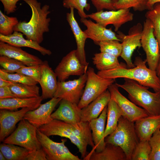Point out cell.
<instances>
[{"label": "cell", "instance_id": "39", "mask_svg": "<svg viewBox=\"0 0 160 160\" xmlns=\"http://www.w3.org/2000/svg\"><path fill=\"white\" fill-rule=\"evenodd\" d=\"M0 65L5 71L11 73L15 72L23 67L25 66L20 61L3 55L0 56Z\"/></svg>", "mask_w": 160, "mask_h": 160}, {"label": "cell", "instance_id": "42", "mask_svg": "<svg viewBox=\"0 0 160 160\" xmlns=\"http://www.w3.org/2000/svg\"><path fill=\"white\" fill-rule=\"evenodd\" d=\"M97 11L107 9L116 10L114 6V2L112 0H91Z\"/></svg>", "mask_w": 160, "mask_h": 160}, {"label": "cell", "instance_id": "35", "mask_svg": "<svg viewBox=\"0 0 160 160\" xmlns=\"http://www.w3.org/2000/svg\"><path fill=\"white\" fill-rule=\"evenodd\" d=\"M8 73L4 69H0V77L13 83L28 85H36L39 83L31 78L17 73Z\"/></svg>", "mask_w": 160, "mask_h": 160}, {"label": "cell", "instance_id": "18", "mask_svg": "<svg viewBox=\"0 0 160 160\" xmlns=\"http://www.w3.org/2000/svg\"><path fill=\"white\" fill-rule=\"evenodd\" d=\"M70 11L66 13V18L74 35L77 46V55L81 63L88 66L89 63L86 60L85 45L87 39L84 31L82 30L74 15V9L71 7Z\"/></svg>", "mask_w": 160, "mask_h": 160}, {"label": "cell", "instance_id": "11", "mask_svg": "<svg viewBox=\"0 0 160 160\" xmlns=\"http://www.w3.org/2000/svg\"><path fill=\"white\" fill-rule=\"evenodd\" d=\"M87 72L77 79L58 81L54 97L78 105L82 95L87 79Z\"/></svg>", "mask_w": 160, "mask_h": 160}, {"label": "cell", "instance_id": "24", "mask_svg": "<svg viewBox=\"0 0 160 160\" xmlns=\"http://www.w3.org/2000/svg\"><path fill=\"white\" fill-rule=\"evenodd\" d=\"M135 126L140 141H149L153 133L160 129V115L139 119L135 122Z\"/></svg>", "mask_w": 160, "mask_h": 160}, {"label": "cell", "instance_id": "34", "mask_svg": "<svg viewBox=\"0 0 160 160\" xmlns=\"http://www.w3.org/2000/svg\"><path fill=\"white\" fill-rule=\"evenodd\" d=\"M19 22L17 17H9L0 10V34L8 36L12 34L14 28Z\"/></svg>", "mask_w": 160, "mask_h": 160}, {"label": "cell", "instance_id": "15", "mask_svg": "<svg viewBox=\"0 0 160 160\" xmlns=\"http://www.w3.org/2000/svg\"><path fill=\"white\" fill-rule=\"evenodd\" d=\"M61 100V98L53 97L46 103L41 104L36 109L27 112L23 119L28 121L37 129L47 124L53 119L51 115L56 106Z\"/></svg>", "mask_w": 160, "mask_h": 160}, {"label": "cell", "instance_id": "26", "mask_svg": "<svg viewBox=\"0 0 160 160\" xmlns=\"http://www.w3.org/2000/svg\"><path fill=\"white\" fill-rule=\"evenodd\" d=\"M43 100L42 96L27 98L14 97L0 99V109L16 110L20 108H28L31 110L37 108Z\"/></svg>", "mask_w": 160, "mask_h": 160}, {"label": "cell", "instance_id": "10", "mask_svg": "<svg viewBox=\"0 0 160 160\" xmlns=\"http://www.w3.org/2000/svg\"><path fill=\"white\" fill-rule=\"evenodd\" d=\"M87 17L105 27L112 25L116 32L122 25L132 21L134 15L130 11V9H120L97 11L87 15Z\"/></svg>", "mask_w": 160, "mask_h": 160}, {"label": "cell", "instance_id": "20", "mask_svg": "<svg viewBox=\"0 0 160 160\" xmlns=\"http://www.w3.org/2000/svg\"><path fill=\"white\" fill-rule=\"evenodd\" d=\"M0 55L16 60L27 66L39 65L43 62L37 56L28 53L20 47L1 41H0Z\"/></svg>", "mask_w": 160, "mask_h": 160}, {"label": "cell", "instance_id": "33", "mask_svg": "<svg viewBox=\"0 0 160 160\" xmlns=\"http://www.w3.org/2000/svg\"><path fill=\"white\" fill-rule=\"evenodd\" d=\"M148 0H119L114 2L116 10L132 8L135 11L142 12L147 9Z\"/></svg>", "mask_w": 160, "mask_h": 160}, {"label": "cell", "instance_id": "38", "mask_svg": "<svg viewBox=\"0 0 160 160\" xmlns=\"http://www.w3.org/2000/svg\"><path fill=\"white\" fill-rule=\"evenodd\" d=\"M63 6L65 8L70 9L72 7L77 10L81 18H87V15L84 10L88 11L90 7L88 3V0H63Z\"/></svg>", "mask_w": 160, "mask_h": 160}, {"label": "cell", "instance_id": "2", "mask_svg": "<svg viewBox=\"0 0 160 160\" xmlns=\"http://www.w3.org/2000/svg\"><path fill=\"white\" fill-rule=\"evenodd\" d=\"M146 62L140 57H136L132 68H128L124 65L111 69L98 71L97 74L107 79L118 78L127 79L134 80L139 84L152 89L154 92L160 91V78L155 71L148 68Z\"/></svg>", "mask_w": 160, "mask_h": 160}, {"label": "cell", "instance_id": "4", "mask_svg": "<svg viewBox=\"0 0 160 160\" xmlns=\"http://www.w3.org/2000/svg\"><path fill=\"white\" fill-rule=\"evenodd\" d=\"M124 79L123 84H115L128 93L131 101L145 110L149 116L160 115V91L152 92L134 80Z\"/></svg>", "mask_w": 160, "mask_h": 160}, {"label": "cell", "instance_id": "28", "mask_svg": "<svg viewBox=\"0 0 160 160\" xmlns=\"http://www.w3.org/2000/svg\"><path fill=\"white\" fill-rule=\"evenodd\" d=\"M122 116V112L116 102L112 98L107 105V124L104 137L111 134L117 127L119 119Z\"/></svg>", "mask_w": 160, "mask_h": 160}, {"label": "cell", "instance_id": "46", "mask_svg": "<svg viewBox=\"0 0 160 160\" xmlns=\"http://www.w3.org/2000/svg\"><path fill=\"white\" fill-rule=\"evenodd\" d=\"M14 83L5 79L0 77V87H9Z\"/></svg>", "mask_w": 160, "mask_h": 160}, {"label": "cell", "instance_id": "3", "mask_svg": "<svg viewBox=\"0 0 160 160\" xmlns=\"http://www.w3.org/2000/svg\"><path fill=\"white\" fill-rule=\"evenodd\" d=\"M30 7L31 17L29 21L19 22L14 28V31L21 32L26 39L35 41L39 44L44 39V33L49 32L51 19L48 15L51 12L49 6L45 4L42 7L37 0H22Z\"/></svg>", "mask_w": 160, "mask_h": 160}, {"label": "cell", "instance_id": "41", "mask_svg": "<svg viewBox=\"0 0 160 160\" xmlns=\"http://www.w3.org/2000/svg\"><path fill=\"white\" fill-rule=\"evenodd\" d=\"M41 65L31 66H25L17 71L19 73L28 76L39 82L41 76Z\"/></svg>", "mask_w": 160, "mask_h": 160}, {"label": "cell", "instance_id": "47", "mask_svg": "<svg viewBox=\"0 0 160 160\" xmlns=\"http://www.w3.org/2000/svg\"><path fill=\"white\" fill-rule=\"evenodd\" d=\"M160 2V0H148L147 9H151L153 6L156 4Z\"/></svg>", "mask_w": 160, "mask_h": 160}, {"label": "cell", "instance_id": "31", "mask_svg": "<svg viewBox=\"0 0 160 160\" xmlns=\"http://www.w3.org/2000/svg\"><path fill=\"white\" fill-rule=\"evenodd\" d=\"M9 87L17 97L27 98L40 96L39 88L36 85L14 83Z\"/></svg>", "mask_w": 160, "mask_h": 160}, {"label": "cell", "instance_id": "7", "mask_svg": "<svg viewBox=\"0 0 160 160\" xmlns=\"http://www.w3.org/2000/svg\"><path fill=\"white\" fill-rule=\"evenodd\" d=\"M87 73V79L85 88L77 105L81 109L107 90L115 81V79L106 78L99 76L91 67L88 68Z\"/></svg>", "mask_w": 160, "mask_h": 160}, {"label": "cell", "instance_id": "29", "mask_svg": "<svg viewBox=\"0 0 160 160\" xmlns=\"http://www.w3.org/2000/svg\"><path fill=\"white\" fill-rule=\"evenodd\" d=\"M118 58L111 54L100 52L95 54L92 59L98 71H104L125 65L120 63Z\"/></svg>", "mask_w": 160, "mask_h": 160}, {"label": "cell", "instance_id": "50", "mask_svg": "<svg viewBox=\"0 0 160 160\" xmlns=\"http://www.w3.org/2000/svg\"><path fill=\"white\" fill-rule=\"evenodd\" d=\"M114 2H115L119 0H112Z\"/></svg>", "mask_w": 160, "mask_h": 160}, {"label": "cell", "instance_id": "25", "mask_svg": "<svg viewBox=\"0 0 160 160\" xmlns=\"http://www.w3.org/2000/svg\"><path fill=\"white\" fill-rule=\"evenodd\" d=\"M23 35L21 32L17 31H14L12 34L8 36L0 34V41L16 47H26L34 49L44 56L52 54L50 50L41 46L35 41L25 39Z\"/></svg>", "mask_w": 160, "mask_h": 160}, {"label": "cell", "instance_id": "17", "mask_svg": "<svg viewBox=\"0 0 160 160\" xmlns=\"http://www.w3.org/2000/svg\"><path fill=\"white\" fill-rule=\"evenodd\" d=\"M31 110L28 108L18 111H9L2 109L0 111V141L3 142L13 131L16 124L23 119L25 113Z\"/></svg>", "mask_w": 160, "mask_h": 160}, {"label": "cell", "instance_id": "37", "mask_svg": "<svg viewBox=\"0 0 160 160\" xmlns=\"http://www.w3.org/2000/svg\"><path fill=\"white\" fill-rule=\"evenodd\" d=\"M116 40H110L101 41L97 44L100 47L101 52L114 55L118 57L120 56L122 50L121 43Z\"/></svg>", "mask_w": 160, "mask_h": 160}, {"label": "cell", "instance_id": "45", "mask_svg": "<svg viewBox=\"0 0 160 160\" xmlns=\"http://www.w3.org/2000/svg\"><path fill=\"white\" fill-rule=\"evenodd\" d=\"M17 97L13 94L9 87H0V99Z\"/></svg>", "mask_w": 160, "mask_h": 160}, {"label": "cell", "instance_id": "43", "mask_svg": "<svg viewBox=\"0 0 160 160\" xmlns=\"http://www.w3.org/2000/svg\"><path fill=\"white\" fill-rule=\"evenodd\" d=\"M26 160H47L42 147L35 151H29Z\"/></svg>", "mask_w": 160, "mask_h": 160}, {"label": "cell", "instance_id": "48", "mask_svg": "<svg viewBox=\"0 0 160 160\" xmlns=\"http://www.w3.org/2000/svg\"><path fill=\"white\" fill-rule=\"evenodd\" d=\"M156 71L157 75L160 78V57Z\"/></svg>", "mask_w": 160, "mask_h": 160}, {"label": "cell", "instance_id": "5", "mask_svg": "<svg viewBox=\"0 0 160 160\" xmlns=\"http://www.w3.org/2000/svg\"><path fill=\"white\" fill-rule=\"evenodd\" d=\"M138 138L135 122L121 116L114 131L105 138L106 143L119 146L125 154L127 160H131L133 151L138 144Z\"/></svg>", "mask_w": 160, "mask_h": 160}, {"label": "cell", "instance_id": "16", "mask_svg": "<svg viewBox=\"0 0 160 160\" xmlns=\"http://www.w3.org/2000/svg\"><path fill=\"white\" fill-rule=\"evenodd\" d=\"M80 21L86 27V29L84 31L87 39H92L96 44L101 41L110 40L122 41L119 35L116 34L111 28H107L87 18H81Z\"/></svg>", "mask_w": 160, "mask_h": 160}, {"label": "cell", "instance_id": "40", "mask_svg": "<svg viewBox=\"0 0 160 160\" xmlns=\"http://www.w3.org/2000/svg\"><path fill=\"white\" fill-rule=\"evenodd\" d=\"M148 141L151 148L149 160H160V129L153 133Z\"/></svg>", "mask_w": 160, "mask_h": 160}, {"label": "cell", "instance_id": "44", "mask_svg": "<svg viewBox=\"0 0 160 160\" xmlns=\"http://www.w3.org/2000/svg\"><path fill=\"white\" fill-rule=\"evenodd\" d=\"M2 3L4 12L7 15L14 12L17 9V3L21 0H0Z\"/></svg>", "mask_w": 160, "mask_h": 160}, {"label": "cell", "instance_id": "13", "mask_svg": "<svg viewBox=\"0 0 160 160\" xmlns=\"http://www.w3.org/2000/svg\"><path fill=\"white\" fill-rule=\"evenodd\" d=\"M119 87L115 84L108 88L111 97L120 108L122 116L129 121L135 122L138 120L149 116L144 109L128 100L120 92Z\"/></svg>", "mask_w": 160, "mask_h": 160}, {"label": "cell", "instance_id": "32", "mask_svg": "<svg viewBox=\"0 0 160 160\" xmlns=\"http://www.w3.org/2000/svg\"><path fill=\"white\" fill-rule=\"evenodd\" d=\"M146 19L151 22L154 33L159 43L160 50V2L155 4L145 14Z\"/></svg>", "mask_w": 160, "mask_h": 160}, {"label": "cell", "instance_id": "6", "mask_svg": "<svg viewBox=\"0 0 160 160\" xmlns=\"http://www.w3.org/2000/svg\"><path fill=\"white\" fill-rule=\"evenodd\" d=\"M37 129L36 127L23 119L16 129L3 142L20 146L29 151L38 149L42 146L37 137Z\"/></svg>", "mask_w": 160, "mask_h": 160}, {"label": "cell", "instance_id": "30", "mask_svg": "<svg viewBox=\"0 0 160 160\" xmlns=\"http://www.w3.org/2000/svg\"><path fill=\"white\" fill-rule=\"evenodd\" d=\"M0 151L8 160H26L29 152L20 146L4 143L0 145Z\"/></svg>", "mask_w": 160, "mask_h": 160}, {"label": "cell", "instance_id": "19", "mask_svg": "<svg viewBox=\"0 0 160 160\" xmlns=\"http://www.w3.org/2000/svg\"><path fill=\"white\" fill-rule=\"evenodd\" d=\"M81 110L77 104L62 100L59 107L52 114L51 117L52 119L71 124H76L81 121Z\"/></svg>", "mask_w": 160, "mask_h": 160}, {"label": "cell", "instance_id": "14", "mask_svg": "<svg viewBox=\"0 0 160 160\" xmlns=\"http://www.w3.org/2000/svg\"><path fill=\"white\" fill-rule=\"evenodd\" d=\"M143 26L140 23L131 27L127 35L122 39V50L120 55L125 62L128 68L134 67L132 57L135 50L141 47V42Z\"/></svg>", "mask_w": 160, "mask_h": 160}, {"label": "cell", "instance_id": "21", "mask_svg": "<svg viewBox=\"0 0 160 160\" xmlns=\"http://www.w3.org/2000/svg\"><path fill=\"white\" fill-rule=\"evenodd\" d=\"M41 66V76L39 83L42 89L41 96L43 99H51L54 97L57 87V76L47 61H43Z\"/></svg>", "mask_w": 160, "mask_h": 160}, {"label": "cell", "instance_id": "9", "mask_svg": "<svg viewBox=\"0 0 160 160\" xmlns=\"http://www.w3.org/2000/svg\"><path fill=\"white\" fill-rule=\"evenodd\" d=\"M37 135L47 160H80L78 156L71 152L65 144V139L60 143L55 142L37 129Z\"/></svg>", "mask_w": 160, "mask_h": 160}, {"label": "cell", "instance_id": "27", "mask_svg": "<svg viewBox=\"0 0 160 160\" xmlns=\"http://www.w3.org/2000/svg\"><path fill=\"white\" fill-rule=\"evenodd\" d=\"M84 160H127L125 154L119 146L106 143L104 149L100 152L92 150Z\"/></svg>", "mask_w": 160, "mask_h": 160}, {"label": "cell", "instance_id": "49", "mask_svg": "<svg viewBox=\"0 0 160 160\" xmlns=\"http://www.w3.org/2000/svg\"><path fill=\"white\" fill-rule=\"evenodd\" d=\"M0 160H7L2 153L0 151Z\"/></svg>", "mask_w": 160, "mask_h": 160}, {"label": "cell", "instance_id": "12", "mask_svg": "<svg viewBox=\"0 0 160 160\" xmlns=\"http://www.w3.org/2000/svg\"><path fill=\"white\" fill-rule=\"evenodd\" d=\"M87 68L88 66L81 63L76 49H74L63 58L54 71L58 81H65L71 76H81L87 72Z\"/></svg>", "mask_w": 160, "mask_h": 160}, {"label": "cell", "instance_id": "1", "mask_svg": "<svg viewBox=\"0 0 160 160\" xmlns=\"http://www.w3.org/2000/svg\"><path fill=\"white\" fill-rule=\"evenodd\" d=\"M38 129L48 137L57 135L69 139L78 148L83 159L87 154V145H89L92 148L95 146L89 121H81L77 124H71L53 119L49 123L41 126Z\"/></svg>", "mask_w": 160, "mask_h": 160}, {"label": "cell", "instance_id": "22", "mask_svg": "<svg viewBox=\"0 0 160 160\" xmlns=\"http://www.w3.org/2000/svg\"><path fill=\"white\" fill-rule=\"evenodd\" d=\"M111 98V94L108 89L87 105L81 109V121L89 122L92 119L97 118L107 105Z\"/></svg>", "mask_w": 160, "mask_h": 160}, {"label": "cell", "instance_id": "23", "mask_svg": "<svg viewBox=\"0 0 160 160\" xmlns=\"http://www.w3.org/2000/svg\"><path fill=\"white\" fill-rule=\"evenodd\" d=\"M107 105L97 118L89 121L92 131V139L95 145L92 150H95L97 152L103 151L106 145L104 134L107 119Z\"/></svg>", "mask_w": 160, "mask_h": 160}, {"label": "cell", "instance_id": "36", "mask_svg": "<svg viewBox=\"0 0 160 160\" xmlns=\"http://www.w3.org/2000/svg\"><path fill=\"white\" fill-rule=\"evenodd\" d=\"M151 151L148 141H140L133 151L131 160H149Z\"/></svg>", "mask_w": 160, "mask_h": 160}, {"label": "cell", "instance_id": "8", "mask_svg": "<svg viewBox=\"0 0 160 160\" xmlns=\"http://www.w3.org/2000/svg\"><path fill=\"white\" fill-rule=\"evenodd\" d=\"M141 42L146 56L145 60L151 70L156 71L160 57V50L155 37L152 25L148 19L144 22Z\"/></svg>", "mask_w": 160, "mask_h": 160}]
</instances>
